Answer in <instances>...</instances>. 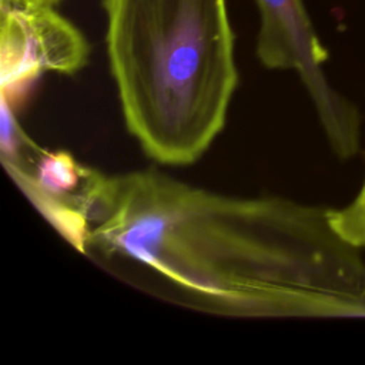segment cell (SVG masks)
Wrapping results in <instances>:
<instances>
[{"mask_svg":"<svg viewBox=\"0 0 365 365\" xmlns=\"http://www.w3.org/2000/svg\"><path fill=\"white\" fill-rule=\"evenodd\" d=\"M329 220L344 240L361 250L365 248V181L348 205L329 210Z\"/></svg>","mask_w":365,"mask_h":365,"instance_id":"obj_5","label":"cell"},{"mask_svg":"<svg viewBox=\"0 0 365 365\" xmlns=\"http://www.w3.org/2000/svg\"><path fill=\"white\" fill-rule=\"evenodd\" d=\"M329 210L212 192L155 170H91L80 251L133 259L220 315L365 317V259Z\"/></svg>","mask_w":365,"mask_h":365,"instance_id":"obj_1","label":"cell"},{"mask_svg":"<svg viewBox=\"0 0 365 365\" xmlns=\"http://www.w3.org/2000/svg\"><path fill=\"white\" fill-rule=\"evenodd\" d=\"M259 13L257 56L272 70H295L307 87L327 138L339 158L359 150L358 108L328 81L322 64L328 58L302 0H255Z\"/></svg>","mask_w":365,"mask_h":365,"instance_id":"obj_3","label":"cell"},{"mask_svg":"<svg viewBox=\"0 0 365 365\" xmlns=\"http://www.w3.org/2000/svg\"><path fill=\"white\" fill-rule=\"evenodd\" d=\"M47 1H50V3H54V4H56L58 0H47Z\"/></svg>","mask_w":365,"mask_h":365,"instance_id":"obj_6","label":"cell"},{"mask_svg":"<svg viewBox=\"0 0 365 365\" xmlns=\"http://www.w3.org/2000/svg\"><path fill=\"white\" fill-rule=\"evenodd\" d=\"M364 181H365V180H364Z\"/></svg>","mask_w":365,"mask_h":365,"instance_id":"obj_7","label":"cell"},{"mask_svg":"<svg viewBox=\"0 0 365 365\" xmlns=\"http://www.w3.org/2000/svg\"><path fill=\"white\" fill-rule=\"evenodd\" d=\"M125 128L164 165L197 161L238 84L227 0H103Z\"/></svg>","mask_w":365,"mask_h":365,"instance_id":"obj_2","label":"cell"},{"mask_svg":"<svg viewBox=\"0 0 365 365\" xmlns=\"http://www.w3.org/2000/svg\"><path fill=\"white\" fill-rule=\"evenodd\" d=\"M1 100L11 108L44 71L71 76L90 57L83 33L47 0H0Z\"/></svg>","mask_w":365,"mask_h":365,"instance_id":"obj_4","label":"cell"}]
</instances>
